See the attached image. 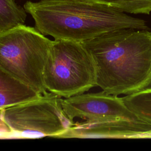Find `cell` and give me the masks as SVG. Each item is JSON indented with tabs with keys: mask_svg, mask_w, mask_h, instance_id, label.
<instances>
[{
	"mask_svg": "<svg viewBox=\"0 0 151 151\" xmlns=\"http://www.w3.org/2000/svg\"><path fill=\"white\" fill-rule=\"evenodd\" d=\"M96 67V86L118 96L151 86V31L123 28L82 42Z\"/></svg>",
	"mask_w": 151,
	"mask_h": 151,
	"instance_id": "obj_1",
	"label": "cell"
},
{
	"mask_svg": "<svg viewBox=\"0 0 151 151\" xmlns=\"http://www.w3.org/2000/svg\"><path fill=\"white\" fill-rule=\"evenodd\" d=\"M25 11L35 28L54 39L83 42L104 33L123 28L147 29L146 21L110 6L78 0L27 1Z\"/></svg>",
	"mask_w": 151,
	"mask_h": 151,
	"instance_id": "obj_2",
	"label": "cell"
},
{
	"mask_svg": "<svg viewBox=\"0 0 151 151\" xmlns=\"http://www.w3.org/2000/svg\"><path fill=\"white\" fill-rule=\"evenodd\" d=\"M52 41L25 24L1 33L0 68L38 93H45L43 71Z\"/></svg>",
	"mask_w": 151,
	"mask_h": 151,
	"instance_id": "obj_3",
	"label": "cell"
},
{
	"mask_svg": "<svg viewBox=\"0 0 151 151\" xmlns=\"http://www.w3.org/2000/svg\"><path fill=\"white\" fill-rule=\"evenodd\" d=\"M62 97L46 92L0 110L1 138L59 137L74 124L64 111Z\"/></svg>",
	"mask_w": 151,
	"mask_h": 151,
	"instance_id": "obj_4",
	"label": "cell"
},
{
	"mask_svg": "<svg viewBox=\"0 0 151 151\" xmlns=\"http://www.w3.org/2000/svg\"><path fill=\"white\" fill-rule=\"evenodd\" d=\"M47 90L68 98L96 86L94 61L82 42L54 39L43 71Z\"/></svg>",
	"mask_w": 151,
	"mask_h": 151,
	"instance_id": "obj_5",
	"label": "cell"
},
{
	"mask_svg": "<svg viewBox=\"0 0 151 151\" xmlns=\"http://www.w3.org/2000/svg\"><path fill=\"white\" fill-rule=\"evenodd\" d=\"M61 103L64 111L73 122L75 118L87 121L140 120L126 107L122 97L103 90L64 98Z\"/></svg>",
	"mask_w": 151,
	"mask_h": 151,
	"instance_id": "obj_6",
	"label": "cell"
},
{
	"mask_svg": "<svg viewBox=\"0 0 151 151\" xmlns=\"http://www.w3.org/2000/svg\"><path fill=\"white\" fill-rule=\"evenodd\" d=\"M151 138V124L141 120L115 119L74 123L60 138Z\"/></svg>",
	"mask_w": 151,
	"mask_h": 151,
	"instance_id": "obj_7",
	"label": "cell"
},
{
	"mask_svg": "<svg viewBox=\"0 0 151 151\" xmlns=\"http://www.w3.org/2000/svg\"><path fill=\"white\" fill-rule=\"evenodd\" d=\"M40 95L0 68V110L35 99Z\"/></svg>",
	"mask_w": 151,
	"mask_h": 151,
	"instance_id": "obj_8",
	"label": "cell"
},
{
	"mask_svg": "<svg viewBox=\"0 0 151 151\" xmlns=\"http://www.w3.org/2000/svg\"><path fill=\"white\" fill-rule=\"evenodd\" d=\"M126 107L138 119L151 124V87L122 97Z\"/></svg>",
	"mask_w": 151,
	"mask_h": 151,
	"instance_id": "obj_9",
	"label": "cell"
},
{
	"mask_svg": "<svg viewBox=\"0 0 151 151\" xmlns=\"http://www.w3.org/2000/svg\"><path fill=\"white\" fill-rule=\"evenodd\" d=\"M27 13L15 0H0V34L24 24Z\"/></svg>",
	"mask_w": 151,
	"mask_h": 151,
	"instance_id": "obj_10",
	"label": "cell"
},
{
	"mask_svg": "<svg viewBox=\"0 0 151 151\" xmlns=\"http://www.w3.org/2000/svg\"><path fill=\"white\" fill-rule=\"evenodd\" d=\"M90 3L104 4L122 12L133 14H149L151 0H78Z\"/></svg>",
	"mask_w": 151,
	"mask_h": 151,
	"instance_id": "obj_11",
	"label": "cell"
}]
</instances>
